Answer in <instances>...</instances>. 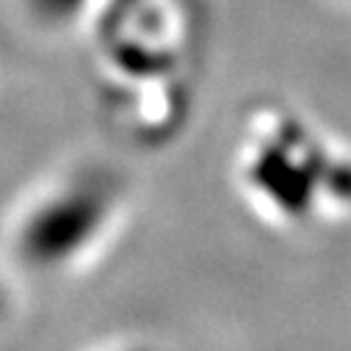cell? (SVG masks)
I'll return each instance as SVG.
<instances>
[{"label":"cell","instance_id":"cell-1","mask_svg":"<svg viewBox=\"0 0 351 351\" xmlns=\"http://www.w3.org/2000/svg\"><path fill=\"white\" fill-rule=\"evenodd\" d=\"M9 282L6 280H0V324L6 321V315H9Z\"/></svg>","mask_w":351,"mask_h":351}]
</instances>
